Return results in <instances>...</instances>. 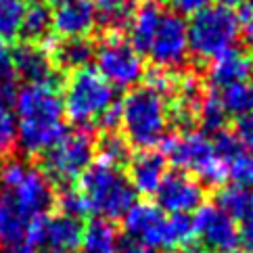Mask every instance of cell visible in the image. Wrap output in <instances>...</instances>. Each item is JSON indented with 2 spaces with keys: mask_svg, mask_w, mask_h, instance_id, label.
Segmentation results:
<instances>
[{
  "mask_svg": "<svg viewBox=\"0 0 253 253\" xmlns=\"http://www.w3.org/2000/svg\"><path fill=\"white\" fill-rule=\"evenodd\" d=\"M15 140L28 155H44L67 134L55 84H25L15 92Z\"/></svg>",
  "mask_w": 253,
  "mask_h": 253,
  "instance_id": "1",
  "label": "cell"
},
{
  "mask_svg": "<svg viewBox=\"0 0 253 253\" xmlns=\"http://www.w3.org/2000/svg\"><path fill=\"white\" fill-rule=\"evenodd\" d=\"M122 220L128 239L153 251L184 249L195 241L191 215H168L151 201H136Z\"/></svg>",
  "mask_w": 253,
  "mask_h": 253,
  "instance_id": "2",
  "label": "cell"
},
{
  "mask_svg": "<svg viewBox=\"0 0 253 253\" xmlns=\"http://www.w3.org/2000/svg\"><path fill=\"white\" fill-rule=\"evenodd\" d=\"M169 105L166 96L147 86L134 88L122 101V128L130 147L153 151L164 142L169 128Z\"/></svg>",
  "mask_w": 253,
  "mask_h": 253,
  "instance_id": "3",
  "label": "cell"
},
{
  "mask_svg": "<svg viewBox=\"0 0 253 253\" xmlns=\"http://www.w3.org/2000/svg\"><path fill=\"white\" fill-rule=\"evenodd\" d=\"M78 191L84 197L88 213L107 222L122 220L136 203V191L122 168L105 166L101 161L92 164L80 176Z\"/></svg>",
  "mask_w": 253,
  "mask_h": 253,
  "instance_id": "4",
  "label": "cell"
},
{
  "mask_svg": "<svg viewBox=\"0 0 253 253\" xmlns=\"http://www.w3.org/2000/svg\"><path fill=\"white\" fill-rule=\"evenodd\" d=\"M0 184H2V195L11 199L30 222L46 215L55 203L50 180L42 174V169L28 166L21 159H11L8 164H2Z\"/></svg>",
  "mask_w": 253,
  "mask_h": 253,
  "instance_id": "5",
  "label": "cell"
},
{
  "mask_svg": "<svg viewBox=\"0 0 253 253\" xmlns=\"http://www.w3.org/2000/svg\"><path fill=\"white\" fill-rule=\"evenodd\" d=\"M63 111L78 126H92L115 103V90L92 67L74 71L63 92Z\"/></svg>",
  "mask_w": 253,
  "mask_h": 253,
  "instance_id": "6",
  "label": "cell"
},
{
  "mask_svg": "<svg viewBox=\"0 0 253 253\" xmlns=\"http://www.w3.org/2000/svg\"><path fill=\"white\" fill-rule=\"evenodd\" d=\"M239 38V17L230 8L210 4L193 15L188 23V50L199 59H215L234 46Z\"/></svg>",
  "mask_w": 253,
  "mask_h": 253,
  "instance_id": "7",
  "label": "cell"
},
{
  "mask_svg": "<svg viewBox=\"0 0 253 253\" xmlns=\"http://www.w3.org/2000/svg\"><path fill=\"white\" fill-rule=\"evenodd\" d=\"M94 157V138L90 130L67 132L55 147L44 153L42 174L59 184H69L92 166Z\"/></svg>",
  "mask_w": 253,
  "mask_h": 253,
  "instance_id": "8",
  "label": "cell"
},
{
  "mask_svg": "<svg viewBox=\"0 0 253 253\" xmlns=\"http://www.w3.org/2000/svg\"><path fill=\"white\" fill-rule=\"evenodd\" d=\"M96 71L113 88H134L144 78L142 57L120 34H107L94 48Z\"/></svg>",
  "mask_w": 253,
  "mask_h": 253,
  "instance_id": "9",
  "label": "cell"
},
{
  "mask_svg": "<svg viewBox=\"0 0 253 253\" xmlns=\"http://www.w3.org/2000/svg\"><path fill=\"white\" fill-rule=\"evenodd\" d=\"M188 23L176 13H164L155 38L147 55L159 69L174 71L182 67L188 57Z\"/></svg>",
  "mask_w": 253,
  "mask_h": 253,
  "instance_id": "10",
  "label": "cell"
},
{
  "mask_svg": "<svg viewBox=\"0 0 253 253\" xmlns=\"http://www.w3.org/2000/svg\"><path fill=\"white\" fill-rule=\"evenodd\" d=\"M191 218L195 239L201 241V247H205L207 251L228 253L239 247V224L213 203H203Z\"/></svg>",
  "mask_w": 253,
  "mask_h": 253,
  "instance_id": "11",
  "label": "cell"
},
{
  "mask_svg": "<svg viewBox=\"0 0 253 253\" xmlns=\"http://www.w3.org/2000/svg\"><path fill=\"white\" fill-rule=\"evenodd\" d=\"M157 207L169 215H188L205 203V188L186 171L171 169L157 188Z\"/></svg>",
  "mask_w": 253,
  "mask_h": 253,
  "instance_id": "12",
  "label": "cell"
},
{
  "mask_svg": "<svg viewBox=\"0 0 253 253\" xmlns=\"http://www.w3.org/2000/svg\"><path fill=\"white\" fill-rule=\"evenodd\" d=\"M159 147L164 159H168L178 171L186 174L188 171L197 174L213 157L211 138H207L205 132L184 130L182 134H168Z\"/></svg>",
  "mask_w": 253,
  "mask_h": 253,
  "instance_id": "13",
  "label": "cell"
},
{
  "mask_svg": "<svg viewBox=\"0 0 253 253\" xmlns=\"http://www.w3.org/2000/svg\"><path fill=\"white\" fill-rule=\"evenodd\" d=\"M15 76H19L28 84H55V63L48 50L40 44H19L11 50Z\"/></svg>",
  "mask_w": 253,
  "mask_h": 253,
  "instance_id": "14",
  "label": "cell"
},
{
  "mask_svg": "<svg viewBox=\"0 0 253 253\" xmlns=\"http://www.w3.org/2000/svg\"><path fill=\"white\" fill-rule=\"evenodd\" d=\"M96 25L92 0H65L52 13V30L61 38H86Z\"/></svg>",
  "mask_w": 253,
  "mask_h": 253,
  "instance_id": "15",
  "label": "cell"
},
{
  "mask_svg": "<svg viewBox=\"0 0 253 253\" xmlns=\"http://www.w3.org/2000/svg\"><path fill=\"white\" fill-rule=\"evenodd\" d=\"M207 76H210V82L218 88H226L239 82H253V55L232 46L211 59Z\"/></svg>",
  "mask_w": 253,
  "mask_h": 253,
  "instance_id": "16",
  "label": "cell"
},
{
  "mask_svg": "<svg viewBox=\"0 0 253 253\" xmlns=\"http://www.w3.org/2000/svg\"><path fill=\"white\" fill-rule=\"evenodd\" d=\"M168 174L166 159L159 151H138L128 161V180L132 188L142 195H155Z\"/></svg>",
  "mask_w": 253,
  "mask_h": 253,
  "instance_id": "17",
  "label": "cell"
},
{
  "mask_svg": "<svg viewBox=\"0 0 253 253\" xmlns=\"http://www.w3.org/2000/svg\"><path fill=\"white\" fill-rule=\"evenodd\" d=\"M84 234V224L82 220L71 218L65 213L57 215H46L44 218V234H42V247L48 251H59V253H74L80 249Z\"/></svg>",
  "mask_w": 253,
  "mask_h": 253,
  "instance_id": "18",
  "label": "cell"
},
{
  "mask_svg": "<svg viewBox=\"0 0 253 253\" xmlns=\"http://www.w3.org/2000/svg\"><path fill=\"white\" fill-rule=\"evenodd\" d=\"M44 48L57 67L67 71H80L88 67L94 59V44L88 38H61V40H44Z\"/></svg>",
  "mask_w": 253,
  "mask_h": 253,
  "instance_id": "19",
  "label": "cell"
},
{
  "mask_svg": "<svg viewBox=\"0 0 253 253\" xmlns=\"http://www.w3.org/2000/svg\"><path fill=\"white\" fill-rule=\"evenodd\" d=\"M164 13L166 11L161 8L159 2H155V0H147V2L138 4L136 13H134L132 21L128 25V30H130V40L128 42L132 44V48L136 50L138 55L149 52L151 42L157 34V28L161 23Z\"/></svg>",
  "mask_w": 253,
  "mask_h": 253,
  "instance_id": "20",
  "label": "cell"
},
{
  "mask_svg": "<svg viewBox=\"0 0 253 253\" xmlns=\"http://www.w3.org/2000/svg\"><path fill=\"white\" fill-rule=\"evenodd\" d=\"M120 249L122 239L113 222L94 218L84 226L80 253H120Z\"/></svg>",
  "mask_w": 253,
  "mask_h": 253,
  "instance_id": "21",
  "label": "cell"
},
{
  "mask_svg": "<svg viewBox=\"0 0 253 253\" xmlns=\"http://www.w3.org/2000/svg\"><path fill=\"white\" fill-rule=\"evenodd\" d=\"M28 226L30 220L17 210L11 199L0 193V245L8 249L25 243Z\"/></svg>",
  "mask_w": 253,
  "mask_h": 253,
  "instance_id": "22",
  "label": "cell"
},
{
  "mask_svg": "<svg viewBox=\"0 0 253 253\" xmlns=\"http://www.w3.org/2000/svg\"><path fill=\"white\" fill-rule=\"evenodd\" d=\"M138 8L136 0H96L94 17L109 34H120L122 28H128L134 13Z\"/></svg>",
  "mask_w": 253,
  "mask_h": 253,
  "instance_id": "23",
  "label": "cell"
},
{
  "mask_svg": "<svg viewBox=\"0 0 253 253\" xmlns=\"http://www.w3.org/2000/svg\"><path fill=\"white\" fill-rule=\"evenodd\" d=\"M213 205L220 207L226 215H230L239 224L253 207V191H247V188H241L234 184H224L215 193Z\"/></svg>",
  "mask_w": 253,
  "mask_h": 253,
  "instance_id": "24",
  "label": "cell"
},
{
  "mask_svg": "<svg viewBox=\"0 0 253 253\" xmlns=\"http://www.w3.org/2000/svg\"><path fill=\"white\" fill-rule=\"evenodd\" d=\"M52 30V13L44 2H34L25 8L23 23H21V36L30 44H38L50 38Z\"/></svg>",
  "mask_w": 253,
  "mask_h": 253,
  "instance_id": "25",
  "label": "cell"
},
{
  "mask_svg": "<svg viewBox=\"0 0 253 253\" xmlns=\"http://www.w3.org/2000/svg\"><path fill=\"white\" fill-rule=\"evenodd\" d=\"M96 153H98V161L111 168H122L132 157L130 142L120 132H105L96 144Z\"/></svg>",
  "mask_w": 253,
  "mask_h": 253,
  "instance_id": "26",
  "label": "cell"
},
{
  "mask_svg": "<svg viewBox=\"0 0 253 253\" xmlns=\"http://www.w3.org/2000/svg\"><path fill=\"white\" fill-rule=\"evenodd\" d=\"M220 101L226 115L245 117L253 113V82H239L222 88Z\"/></svg>",
  "mask_w": 253,
  "mask_h": 253,
  "instance_id": "27",
  "label": "cell"
},
{
  "mask_svg": "<svg viewBox=\"0 0 253 253\" xmlns=\"http://www.w3.org/2000/svg\"><path fill=\"white\" fill-rule=\"evenodd\" d=\"M15 88L8 82H0V155L6 153L15 142Z\"/></svg>",
  "mask_w": 253,
  "mask_h": 253,
  "instance_id": "28",
  "label": "cell"
},
{
  "mask_svg": "<svg viewBox=\"0 0 253 253\" xmlns=\"http://www.w3.org/2000/svg\"><path fill=\"white\" fill-rule=\"evenodd\" d=\"M226 111H224V105L220 101V94L210 90V92H203L201 96V103H199V109H197V120L199 124L203 126L205 132H220L226 124Z\"/></svg>",
  "mask_w": 253,
  "mask_h": 253,
  "instance_id": "29",
  "label": "cell"
},
{
  "mask_svg": "<svg viewBox=\"0 0 253 253\" xmlns=\"http://www.w3.org/2000/svg\"><path fill=\"white\" fill-rule=\"evenodd\" d=\"M25 0H0V44L21 34Z\"/></svg>",
  "mask_w": 253,
  "mask_h": 253,
  "instance_id": "30",
  "label": "cell"
},
{
  "mask_svg": "<svg viewBox=\"0 0 253 253\" xmlns=\"http://www.w3.org/2000/svg\"><path fill=\"white\" fill-rule=\"evenodd\" d=\"M228 178L232 180L234 186L247 188V191H253V155L243 149L239 155H234L228 164Z\"/></svg>",
  "mask_w": 253,
  "mask_h": 253,
  "instance_id": "31",
  "label": "cell"
},
{
  "mask_svg": "<svg viewBox=\"0 0 253 253\" xmlns=\"http://www.w3.org/2000/svg\"><path fill=\"white\" fill-rule=\"evenodd\" d=\"M57 205H59L61 213L71 215V218H78V220L84 218V215L88 213V207H86V201H84L82 193H80L78 188H74V186L63 188V191L59 193V197H57Z\"/></svg>",
  "mask_w": 253,
  "mask_h": 253,
  "instance_id": "32",
  "label": "cell"
},
{
  "mask_svg": "<svg viewBox=\"0 0 253 253\" xmlns=\"http://www.w3.org/2000/svg\"><path fill=\"white\" fill-rule=\"evenodd\" d=\"M144 80H147V88L155 90V92L161 94V96H168L169 92H176V88H178V80L168 69L153 67L149 74H144Z\"/></svg>",
  "mask_w": 253,
  "mask_h": 253,
  "instance_id": "33",
  "label": "cell"
},
{
  "mask_svg": "<svg viewBox=\"0 0 253 253\" xmlns=\"http://www.w3.org/2000/svg\"><path fill=\"white\" fill-rule=\"evenodd\" d=\"M168 4L174 8L171 13H176L180 17H188V15H197L201 13L203 8H207L211 4V0H168Z\"/></svg>",
  "mask_w": 253,
  "mask_h": 253,
  "instance_id": "34",
  "label": "cell"
},
{
  "mask_svg": "<svg viewBox=\"0 0 253 253\" xmlns=\"http://www.w3.org/2000/svg\"><path fill=\"white\" fill-rule=\"evenodd\" d=\"M122 124V103H113L101 117L96 120V128H101L103 132H117V126Z\"/></svg>",
  "mask_w": 253,
  "mask_h": 253,
  "instance_id": "35",
  "label": "cell"
},
{
  "mask_svg": "<svg viewBox=\"0 0 253 253\" xmlns=\"http://www.w3.org/2000/svg\"><path fill=\"white\" fill-rule=\"evenodd\" d=\"M234 134H237L239 142L243 144V149L253 155V113H249L245 117H239L237 132H234Z\"/></svg>",
  "mask_w": 253,
  "mask_h": 253,
  "instance_id": "36",
  "label": "cell"
},
{
  "mask_svg": "<svg viewBox=\"0 0 253 253\" xmlns=\"http://www.w3.org/2000/svg\"><path fill=\"white\" fill-rule=\"evenodd\" d=\"M239 17V36H243L245 44L253 50V8L245 6Z\"/></svg>",
  "mask_w": 253,
  "mask_h": 253,
  "instance_id": "37",
  "label": "cell"
},
{
  "mask_svg": "<svg viewBox=\"0 0 253 253\" xmlns=\"http://www.w3.org/2000/svg\"><path fill=\"white\" fill-rule=\"evenodd\" d=\"M239 237H241V243L245 245V249L253 251V207L249 210V213L239 222Z\"/></svg>",
  "mask_w": 253,
  "mask_h": 253,
  "instance_id": "38",
  "label": "cell"
},
{
  "mask_svg": "<svg viewBox=\"0 0 253 253\" xmlns=\"http://www.w3.org/2000/svg\"><path fill=\"white\" fill-rule=\"evenodd\" d=\"M120 253H157V251L142 247V245H138V243L126 241V243H122V249H120Z\"/></svg>",
  "mask_w": 253,
  "mask_h": 253,
  "instance_id": "39",
  "label": "cell"
},
{
  "mask_svg": "<svg viewBox=\"0 0 253 253\" xmlns=\"http://www.w3.org/2000/svg\"><path fill=\"white\" fill-rule=\"evenodd\" d=\"M6 253H36L34 247L30 245H25V243H21V245H15V247H8Z\"/></svg>",
  "mask_w": 253,
  "mask_h": 253,
  "instance_id": "40",
  "label": "cell"
},
{
  "mask_svg": "<svg viewBox=\"0 0 253 253\" xmlns=\"http://www.w3.org/2000/svg\"><path fill=\"white\" fill-rule=\"evenodd\" d=\"M182 253H211V251H207V249L201 247V245H188V247L182 249Z\"/></svg>",
  "mask_w": 253,
  "mask_h": 253,
  "instance_id": "41",
  "label": "cell"
},
{
  "mask_svg": "<svg viewBox=\"0 0 253 253\" xmlns=\"http://www.w3.org/2000/svg\"><path fill=\"white\" fill-rule=\"evenodd\" d=\"M243 2V0H218V4L224 6V8H230L232 11V6H239Z\"/></svg>",
  "mask_w": 253,
  "mask_h": 253,
  "instance_id": "42",
  "label": "cell"
},
{
  "mask_svg": "<svg viewBox=\"0 0 253 253\" xmlns=\"http://www.w3.org/2000/svg\"><path fill=\"white\" fill-rule=\"evenodd\" d=\"M228 253H253V251H249V249H245V247H237V249H232V251H228Z\"/></svg>",
  "mask_w": 253,
  "mask_h": 253,
  "instance_id": "43",
  "label": "cell"
},
{
  "mask_svg": "<svg viewBox=\"0 0 253 253\" xmlns=\"http://www.w3.org/2000/svg\"><path fill=\"white\" fill-rule=\"evenodd\" d=\"M50 2H55V4H61V2H65V0H50Z\"/></svg>",
  "mask_w": 253,
  "mask_h": 253,
  "instance_id": "44",
  "label": "cell"
},
{
  "mask_svg": "<svg viewBox=\"0 0 253 253\" xmlns=\"http://www.w3.org/2000/svg\"><path fill=\"white\" fill-rule=\"evenodd\" d=\"M44 253H59V251H48V249H46V251H44Z\"/></svg>",
  "mask_w": 253,
  "mask_h": 253,
  "instance_id": "45",
  "label": "cell"
},
{
  "mask_svg": "<svg viewBox=\"0 0 253 253\" xmlns=\"http://www.w3.org/2000/svg\"><path fill=\"white\" fill-rule=\"evenodd\" d=\"M0 169H2V164H0Z\"/></svg>",
  "mask_w": 253,
  "mask_h": 253,
  "instance_id": "46",
  "label": "cell"
},
{
  "mask_svg": "<svg viewBox=\"0 0 253 253\" xmlns=\"http://www.w3.org/2000/svg\"><path fill=\"white\" fill-rule=\"evenodd\" d=\"M251 8H253V2H251Z\"/></svg>",
  "mask_w": 253,
  "mask_h": 253,
  "instance_id": "47",
  "label": "cell"
}]
</instances>
